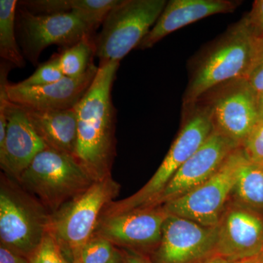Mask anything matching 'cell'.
<instances>
[{"instance_id": "6da1fadb", "label": "cell", "mask_w": 263, "mask_h": 263, "mask_svg": "<svg viewBox=\"0 0 263 263\" xmlns=\"http://www.w3.org/2000/svg\"><path fill=\"white\" fill-rule=\"evenodd\" d=\"M119 67V62L100 64L92 84L75 107V157L95 181L111 176L115 159L116 110L111 91Z\"/></svg>"}, {"instance_id": "7a4b0ae2", "label": "cell", "mask_w": 263, "mask_h": 263, "mask_svg": "<svg viewBox=\"0 0 263 263\" xmlns=\"http://www.w3.org/2000/svg\"><path fill=\"white\" fill-rule=\"evenodd\" d=\"M255 41L245 18L232 27L202 59L188 85L183 104L193 106L214 88L245 79Z\"/></svg>"}, {"instance_id": "3957f363", "label": "cell", "mask_w": 263, "mask_h": 263, "mask_svg": "<svg viewBox=\"0 0 263 263\" xmlns=\"http://www.w3.org/2000/svg\"><path fill=\"white\" fill-rule=\"evenodd\" d=\"M18 182L53 214L95 181L74 156L46 148L36 156Z\"/></svg>"}, {"instance_id": "277c9868", "label": "cell", "mask_w": 263, "mask_h": 263, "mask_svg": "<svg viewBox=\"0 0 263 263\" xmlns=\"http://www.w3.org/2000/svg\"><path fill=\"white\" fill-rule=\"evenodd\" d=\"M51 213L15 179L1 174V245L29 257L48 232Z\"/></svg>"}, {"instance_id": "5b68a950", "label": "cell", "mask_w": 263, "mask_h": 263, "mask_svg": "<svg viewBox=\"0 0 263 263\" xmlns=\"http://www.w3.org/2000/svg\"><path fill=\"white\" fill-rule=\"evenodd\" d=\"M213 130L214 124L208 106L194 109L149 181L130 197L110 202L102 215H114L149 207Z\"/></svg>"}, {"instance_id": "8992f818", "label": "cell", "mask_w": 263, "mask_h": 263, "mask_svg": "<svg viewBox=\"0 0 263 263\" xmlns=\"http://www.w3.org/2000/svg\"><path fill=\"white\" fill-rule=\"evenodd\" d=\"M120 189L112 176L95 181L84 193L51 214L48 232L71 262L94 234L104 209L114 201Z\"/></svg>"}, {"instance_id": "52a82bcc", "label": "cell", "mask_w": 263, "mask_h": 263, "mask_svg": "<svg viewBox=\"0 0 263 263\" xmlns=\"http://www.w3.org/2000/svg\"><path fill=\"white\" fill-rule=\"evenodd\" d=\"M165 0H120L107 15L94 40L100 64L120 62L149 32L167 5Z\"/></svg>"}, {"instance_id": "ba28073f", "label": "cell", "mask_w": 263, "mask_h": 263, "mask_svg": "<svg viewBox=\"0 0 263 263\" xmlns=\"http://www.w3.org/2000/svg\"><path fill=\"white\" fill-rule=\"evenodd\" d=\"M242 153L241 147L236 148L205 183L162 205L165 212L201 226H217L231 197Z\"/></svg>"}, {"instance_id": "9c48e42d", "label": "cell", "mask_w": 263, "mask_h": 263, "mask_svg": "<svg viewBox=\"0 0 263 263\" xmlns=\"http://www.w3.org/2000/svg\"><path fill=\"white\" fill-rule=\"evenodd\" d=\"M15 30L24 58L37 65L41 53L48 46L70 47L91 35L89 29L72 13L35 14L24 8H17Z\"/></svg>"}, {"instance_id": "30bf717a", "label": "cell", "mask_w": 263, "mask_h": 263, "mask_svg": "<svg viewBox=\"0 0 263 263\" xmlns=\"http://www.w3.org/2000/svg\"><path fill=\"white\" fill-rule=\"evenodd\" d=\"M218 227L201 226L186 218L168 214L160 243L154 250V263H201L215 255Z\"/></svg>"}, {"instance_id": "8fae6325", "label": "cell", "mask_w": 263, "mask_h": 263, "mask_svg": "<svg viewBox=\"0 0 263 263\" xmlns=\"http://www.w3.org/2000/svg\"><path fill=\"white\" fill-rule=\"evenodd\" d=\"M167 212L161 206L144 208L114 215H101L93 235L127 250L156 249Z\"/></svg>"}, {"instance_id": "7c38bea8", "label": "cell", "mask_w": 263, "mask_h": 263, "mask_svg": "<svg viewBox=\"0 0 263 263\" xmlns=\"http://www.w3.org/2000/svg\"><path fill=\"white\" fill-rule=\"evenodd\" d=\"M228 85L208 108L214 129L241 147L258 124L257 94L245 79Z\"/></svg>"}, {"instance_id": "4fadbf2b", "label": "cell", "mask_w": 263, "mask_h": 263, "mask_svg": "<svg viewBox=\"0 0 263 263\" xmlns=\"http://www.w3.org/2000/svg\"><path fill=\"white\" fill-rule=\"evenodd\" d=\"M238 148L240 147L214 129L206 141L181 166L149 207L161 206L205 183Z\"/></svg>"}, {"instance_id": "5bb4252c", "label": "cell", "mask_w": 263, "mask_h": 263, "mask_svg": "<svg viewBox=\"0 0 263 263\" xmlns=\"http://www.w3.org/2000/svg\"><path fill=\"white\" fill-rule=\"evenodd\" d=\"M217 227L215 255L241 262L263 252V217L260 214L230 202Z\"/></svg>"}, {"instance_id": "9a60e30c", "label": "cell", "mask_w": 263, "mask_h": 263, "mask_svg": "<svg viewBox=\"0 0 263 263\" xmlns=\"http://www.w3.org/2000/svg\"><path fill=\"white\" fill-rule=\"evenodd\" d=\"M99 67L91 62L89 68L77 78L64 77L46 86H27L18 84L8 86L12 103L36 110H60L75 108L86 94L98 73Z\"/></svg>"}, {"instance_id": "2e32d148", "label": "cell", "mask_w": 263, "mask_h": 263, "mask_svg": "<svg viewBox=\"0 0 263 263\" xmlns=\"http://www.w3.org/2000/svg\"><path fill=\"white\" fill-rule=\"evenodd\" d=\"M6 137L0 146L3 174L18 181L36 156L47 146L37 134L23 107L10 101Z\"/></svg>"}, {"instance_id": "e0dca14e", "label": "cell", "mask_w": 263, "mask_h": 263, "mask_svg": "<svg viewBox=\"0 0 263 263\" xmlns=\"http://www.w3.org/2000/svg\"><path fill=\"white\" fill-rule=\"evenodd\" d=\"M239 4L230 0H171L136 48H152L171 33L210 15L232 13Z\"/></svg>"}, {"instance_id": "ac0fdd59", "label": "cell", "mask_w": 263, "mask_h": 263, "mask_svg": "<svg viewBox=\"0 0 263 263\" xmlns=\"http://www.w3.org/2000/svg\"><path fill=\"white\" fill-rule=\"evenodd\" d=\"M23 108L34 130L47 148L75 157L78 133L75 108L60 110Z\"/></svg>"}, {"instance_id": "d6986e66", "label": "cell", "mask_w": 263, "mask_h": 263, "mask_svg": "<svg viewBox=\"0 0 263 263\" xmlns=\"http://www.w3.org/2000/svg\"><path fill=\"white\" fill-rule=\"evenodd\" d=\"M232 197L233 202L263 216V165L249 160L243 151Z\"/></svg>"}, {"instance_id": "ffe728a7", "label": "cell", "mask_w": 263, "mask_h": 263, "mask_svg": "<svg viewBox=\"0 0 263 263\" xmlns=\"http://www.w3.org/2000/svg\"><path fill=\"white\" fill-rule=\"evenodd\" d=\"M18 2L0 0V57L13 67L22 68L25 60L19 47L15 30Z\"/></svg>"}, {"instance_id": "44dd1931", "label": "cell", "mask_w": 263, "mask_h": 263, "mask_svg": "<svg viewBox=\"0 0 263 263\" xmlns=\"http://www.w3.org/2000/svg\"><path fill=\"white\" fill-rule=\"evenodd\" d=\"M95 41L91 35L86 36L73 46L64 48L58 55L59 63L65 77L77 78L89 68L95 56Z\"/></svg>"}, {"instance_id": "7402d4cb", "label": "cell", "mask_w": 263, "mask_h": 263, "mask_svg": "<svg viewBox=\"0 0 263 263\" xmlns=\"http://www.w3.org/2000/svg\"><path fill=\"white\" fill-rule=\"evenodd\" d=\"M70 13L85 24L91 34L103 24L111 10L120 0H71Z\"/></svg>"}, {"instance_id": "603a6c76", "label": "cell", "mask_w": 263, "mask_h": 263, "mask_svg": "<svg viewBox=\"0 0 263 263\" xmlns=\"http://www.w3.org/2000/svg\"><path fill=\"white\" fill-rule=\"evenodd\" d=\"M121 252L108 240L92 235L74 256L72 263H110Z\"/></svg>"}, {"instance_id": "cb8c5ba5", "label": "cell", "mask_w": 263, "mask_h": 263, "mask_svg": "<svg viewBox=\"0 0 263 263\" xmlns=\"http://www.w3.org/2000/svg\"><path fill=\"white\" fill-rule=\"evenodd\" d=\"M29 263H72L57 240L48 232L41 245L29 257Z\"/></svg>"}, {"instance_id": "d4e9b609", "label": "cell", "mask_w": 263, "mask_h": 263, "mask_svg": "<svg viewBox=\"0 0 263 263\" xmlns=\"http://www.w3.org/2000/svg\"><path fill=\"white\" fill-rule=\"evenodd\" d=\"M64 77L65 76L62 73L57 54L38 66L37 70L20 84L27 86H46L62 80Z\"/></svg>"}, {"instance_id": "484cf974", "label": "cell", "mask_w": 263, "mask_h": 263, "mask_svg": "<svg viewBox=\"0 0 263 263\" xmlns=\"http://www.w3.org/2000/svg\"><path fill=\"white\" fill-rule=\"evenodd\" d=\"M22 8L35 14L53 15L70 13L71 0H27L18 3Z\"/></svg>"}, {"instance_id": "4316f807", "label": "cell", "mask_w": 263, "mask_h": 263, "mask_svg": "<svg viewBox=\"0 0 263 263\" xmlns=\"http://www.w3.org/2000/svg\"><path fill=\"white\" fill-rule=\"evenodd\" d=\"M245 80L256 94L263 91V37H256L253 57Z\"/></svg>"}, {"instance_id": "83f0119b", "label": "cell", "mask_w": 263, "mask_h": 263, "mask_svg": "<svg viewBox=\"0 0 263 263\" xmlns=\"http://www.w3.org/2000/svg\"><path fill=\"white\" fill-rule=\"evenodd\" d=\"M13 67L11 64L2 61L0 65V146L4 143L6 137L7 120L6 110L10 103L8 94V74L10 69Z\"/></svg>"}, {"instance_id": "f1b7e54d", "label": "cell", "mask_w": 263, "mask_h": 263, "mask_svg": "<svg viewBox=\"0 0 263 263\" xmlns=\"http://www.w3.org/2000/svg\"><path fill=\"white\" fill-rule=\"evenodd\" d=\"M241 148L249 160L263 165V122L256 125Z\"/></svg>"}, {"instance_id": "f546056e", "label": "cell", "mask_w": 263, "mask_h": 263, "mask_svg": "<svg viewBox=\"0 0 263 263\" xmlns=\"http://www.w3.org/2000/svg\"><path fill=\"white\" fill-rule=\"evenodd\" d=\"M256 37H263V0L254 1L252 10L245 17Z\"/></svg>"}, {"instance_id": "4dcf8cb0", "label": "cell", "mask_w": 263, "mask_h": 263, "mask_svg": "<svg viewBox=\"0 0 263 263\" xmlns=\"http://www.w3.org/2000/svg\"><path fill=\"white\" fill-rule=\"evenodd\" d=\"M0 263H29V259L9 247L0 245Z\"/></svg>"}, {"instance_id": "1f68e13d", "label": "cell", "mask_w": 263, "mask_h": 263, "mask_svg": "<svg viewBox=\"0 0 263 263\" xmlns=\"http://www.w3.org/2000/svg\"><path fill=\"white\" fill-rule=\"evenodd\" d=\"M124 255V263H154L152 260L146 258L141 254L135 251L123 250Z\"/></svg>"}, {"instance_id": "d6a6232c", "label": "cell", "mask_w": 263, "mask_h": 263, "mask_svg": "<svg viewBox=\"0 0 263 263\" xmlns=\"http://www.w3.org/2000/svg\"><path fill=\"white\" fill-rule=\"evenodd\" d=\"M249 260L241 261V262H235V261L229 260V259L224 258L219 255H214L204 260L201 263H249Z\"/></svg>"}, {"instance_id": "836d02e7", "label": "cell", "mask_w": 263, "mask_h": 263, "mask_svg": "<svg viewBox=\"0 0 263 263\" xmlns=\"http://www.w3.org/2000/svg\"><path fill=\"white\" fill-rule=\"evenodd\" d=\"M257 108L258 123L263 122V91L257 94Z\"/></svg>"}, {"instance_id": "e575fe53", "label": "cell", "mask_w": 263, "mask_h": 263, "mask_svg": "<svg viewBox=\"0 0 263 263\" xmlns=\"http://www.w3.org/2000/svg\"><path fill=\"white\" fill-rule=\"evenodd\" d=\"M110 263H124V255L123 251Z\"/></svg>"}, {"instance_id": "d590c367", "label": "cell", "mask_w": 263, "mask_h": 263, "mask_svg": "<svg viewBox=\"0 0 263 263\" xmlns=\"http://www.w3.org/2000/svg\"><path fill=\"white\" fill-rule=\"evenodd\" d=\"M249 263H263V252L257 257L251 259Z\"/></svg>"}]
</instances>
